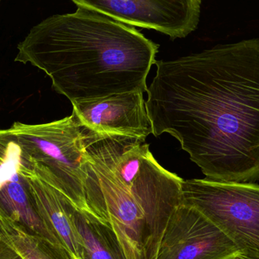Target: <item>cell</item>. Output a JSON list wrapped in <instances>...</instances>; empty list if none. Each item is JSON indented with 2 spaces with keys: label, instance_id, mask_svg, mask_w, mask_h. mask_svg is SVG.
Listing matches in <instances>:
<instances>
[{
  "label": "cell",
  "instance_id": "cell-1",
  "mask_svg": "<svg viewBox=\"0 0 259 259\" xmlns=\"http://www.w3.org/2000/svg\"><path fill=\"white\" fill-rule=\"evenodd\" d=\"M155 65L152 134L176 138L208 179L259 181V37Z\"/></svg>",
  "mask_w": 259,
  "mask_h": 259
},
{
  "label": "cell",
  "instance_id": "cell-2",
  "mask_svg": "<svg viewBox=\"0 0 259 259\" xmlns=\"http://www.w3.org/2000/svg\"><path fill=\"white\" fill-rule=\"evenodd\" d=\"M158 49L135 27L77 8L31 28L18 44L15 62L42 70L53 89L74 103L146 92Z\"/></svg>",
  "mask_w": 259,
  "mask_h": 259
},
{
  "label": "cell",
  "instance_id": "cell-3",
  "mask_svg": "<svg viewBox=\"0 0 259 259\" xmlns=\"http://www.w3.org/2000/svg\"><path fill=\"white\" fill-rule=\"evenodd\" d=\"M9 128L21 146L30 176L50 184L77 208L90 212L84 191L83 128L75 115L45 124L16 121Z\"/></svg>",
  "mask_w": 259,
  "mask_h": 259
},
{
  "label": "cell",
  "instance_id": "cell-4",
  "mask_svg": "<svg viewBox=\"0 0 259 259\" xmlns=\"http://www.w3.org/2000/svg\"><path fill=\"white\" fill-rule=\"evenodd\" d=\"M181 204L211 221L240 255L259 258V184L208 178L183 181Z\"/></svg>",
  "mask_w": 259,
  "mask_h": 259
},
{
  "label": "cell",
  "instance_id": "cell-5",
  "mask_svg": "<svg viewBox=\"0 0 259 259\" xmlns=\"http://www.w3.org/2000/svg\"><path fill=\"white\" fill-rule=\"evenodd\" d=\"M133 27L182 39L197 28L202 0H71Z\"/></svg>",
  "mask_w": 259,
  "mask_h": 259
},
{
  "label": "cell",
  "instance_id": "cell-6",
  "mask_svg": "<svg viewBox=\"0 0 259 259\" xmlns=\"http://www.w3.org/2000/svg\"><path fill=\"white\" fill-rule=\"evenodd\" d=\"M29 176L15 134L10 128L0 129V215L33 235L61 245L36 210L27 181Z\"/></svg>",
  "mask_w": 259,
  "mask_h": 259
},
{
  "label": "cell",
  "instance_id": "cell-7",
  "mask_svg": "<svg viewBox=\"0 0 259 259\" xmlns=\"http://www.w3.org/2000/svg\"><path fill=\"white\" fill-rule=\"evenodd\" d=\"M240 254L211 221L193 207L181 204L167 224L157 259H231Z\"/></svg>",
  "mask_w": 259,
  "mask_h": 259
},
{
  "label": "cell",
  "instance_id": "cell-8",
  "mask_svg": "<svg viewBox=\"0 0 259 259\" xmlns=\"http://www.w3.org/2000/svg\"><path fill=\"white\" fill-rule=\"evenodd\" d=\"M72 106L79 123L97 134L143 139L152 134L143 93L115 94Z\"/></svg>",
  "mask_w": 259,
  "mask_h": 259
},
{
  "label": "cell",
  "instance_id": "cell-9",
  "mask_svg": "<svg viewBox=\"0 0 259 259\" xmlns=\"http://www.w3.org/2000/svg\"><path fill=\"white\" fill-rule=\"evenodd\" d=\"M27 181L35 206L46 225L63 247L80 258V243L68 211L70 199L36 177H27Z\"/></svg>",
  "mask_w": 259,
  "mask_h": 259
},
{
  "label": "cell",
  "instance_id": "cell-10",
  "mask_svg": "<svg viewBox=\"0 0 259 259\" xmlns=\"http://www.w3.org/2000/svg\"><path fill=\"white\" fill-rule=\"evenodd\" d=\"M68 211L80 243L79 259H127L110 225L80 210L71 200Z\"/></svg>",
  "mask_w": 259,
  "mask_h": 259
},
{
  "label": "cell",
  "instance_id": "cell-11",
  "mask_svg": "<svg viewBox=\"0 0 259 259\" xmlns=\"http://www.w3.org/2000/svg\"><path fill=\"white\" fill-rule=\"evenodd\" d=\"M0 236L12 245L24 259H76L61 245L33 235L1 215Z\"/></svg>",
  "mask_w": 259,
  "mask_h": 259
},
{
  "label": "cell",
  "instance_id": "cell-12",
  "mask_svg": "<svg viewBox=\"0 0 259 259\" xmlns=\"http://www.w3.org/2000/svg\"><path fill=\"white\" fill-rule=\"evenodd\" d=\"M0 259H24L7 240L0 236Z\"/></svg>",
  "mask_w": 259,
  "mask_h": 259
},
{
  "label": "cell",
  "instance_id": "cell-13",
  "mask_svg": "<svg viewBox=\"0 0 259 259\" xmlns=\"http://www.w3.org/2000/svg\"><path fill=\"white\" fill-rule=\"evenodd\" d=\"M231 259H259V258H249V257L243 256L242 255H238L237 256L234 257V258Z\"/></svg>",
  "mask_w": 259,
  "mask_h": 259
},
{
  "label": "cell",
  "instance_id": "cell-14",
  "mask_svg": "<svg viewBox=\"0 0 259 259\" xmlns=\"http://www.w3.org/2000/svg\"><path fill=\"white\" fill-rule=\"evenodd\" d=\"M2 0H0V3H1Z\"/></svg>",
  "mask_w": 259,
  "mask_h": 259
}]
</instances>
